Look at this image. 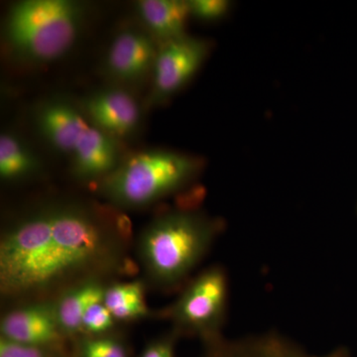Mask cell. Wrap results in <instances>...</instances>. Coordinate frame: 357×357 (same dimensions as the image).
Segmentation results:
<instances>
[{
	"label": "cell",
	"instance_id": "cell-1",
	"mask_svg": "<svg viewBox=\"0 0 357 357\" xmlns=\"http://www.w3.org/2000/svg\"><path fill=\"white\" fill-rule=\"evenodd\" d=\"M130 225L110 206L52 199L11 220L0 237V293L53 299L89 279L131 273Z\"/></svg>",
	"mask_w": 357,
	"mask_h": 357
},
{
	"label": "cell",
	"instance_id": "cell-2",
	"mask_svg": "<svg viewBox=\"0 0 357 357\" xmlns=\"http://www.w3.org/2000/svg\"><path fill=\"white\" fill-rule=\"evenodd\" d=\"M222 229L220 222L197 211L162 213L140 232L138 261L148 280L172 288L187 278L203 259Z\"/></svg>",
	"mask_w": 357,
	"mask_h": 357
},
{
	"label": "cell",
	"instance_id": "cell-3",
	"mask_svg": "<svg viewBox=\"0 0 357 357\" xmlns=\"http://www.w3.org/2000/svg\"><path fill=\"white\" fill-rule=\"evenodd\" d=\"M84 6L73 0H22L7 14L4 36L16 57L47 64L64 56L84 23Z\"/></svg>",
	"mask_w": 357,
	"mask_h": 357
},
{
	"label": "cell",
	"instance_id": "cell-4",
	"mask_svg": "<svg viewBox=\"0 0 357 357\" xmlns=\"http://www.w3.org/2000/svg\"><path fill=\"white\" fill-rule=\"evenodd\" d=\"M201 162L189 155L150 149L129 155L98 183L103 198L115 208H137L178 192L196 177Z\"/></svg>",
	"mask_w": 357,
	"mask_h": 357
},
{
	"label": "cell",
	"instance_id": "cell-5",
	"mask_svg": "<svg viewBox=\"0 0 357 357\" xmlns=\"http://www.w3.org/2000/svg\"><path fill=\"white\" fill-rule=\"evenodd\" d=\"M227 302V273L222 267H211L185 286L167 314L177 337L191 335L208 344L222 337Z\"/></svg>",
	"mask_w": 357,
	"mask_h": 357
},
{
	"label": "cell",
	"instance_id": "cell-6",
	"mask_svg": "<svg viewBox=\"0 0 357 357\" xmlns=\"http://www.w3.org/2000/svg\"><path fill=\"white\" fill-rule=\"evenodd\" d=\"M204 40L183 36L160 47L153 69V100L170 98L194 77L208 55Z\"/></svg>",
	"mask_w": 357,
	"mask_h": 357
},
{
	"label": "cell",
	"instance_id": "cell-7",
	"mask_svg": "<svg viewBox=\"0 0 357 357\" xmlns=\"http://www.w3.org/2000/svg\"><path fill=\"white\" fill-rule=\"evenodd\" d=\"M34 122L46 142L70 158L93 126L81 107L61 96L40 103L35 109Z\"/></svg>",
	"mask_w": 357,
	"mask_h": 357
},
{
	"label": "cell",
	"instance_id": "cell-8",
	"mask_svg": "<svg viewBox=\"0 0 357 357\" xmlns=\"http://www.w3.org/2000/svg\"><path fill=\"white\" fill-rule=\"evenodd\" d=\"M1 337L20 344L64 345L54 299L29 301L6 312L0 324Z\"/></svg>",
	"mask_w": 357,
	"mask_h": 357
},
{
	"label": "cell",
	"instance_id": "cell-9",
	"mask_svg": "<svg viewBox=\"0 0 357 357\" xmlns=\"http://www.w3.org/2000/svg\"><path fill=\"white\" fill-rule=\"evenodd\" d=\"M81 107L93 126L119 141L139 128V103L123 89H100L86 96Z\"/></svg>",
	"mask_w": 357,
	"mask_h": 357
},
{
	"label": "cell",
	"instance_id": "cell-10",
	"mask_svg": "<svg viewBox=\"0 0 357 357\" xmlns=\"http://www.w3.org/2000/svg\"><path fill=\"white\" fill-rule=\"evenodd\" d=\"M159 48L153 37L140 30L121 31L110 45L107 69L110 75L124 83H134L153 72Z\"/></svg>",
	"mask_w": 357,
	"mask_h": 357
},
{
	"label": "cell",
	"instance_id": "cell-11",
	"mask_svg": "<svg viewBox=\"0 0 357 357\" xmlns=\"http://www.w3.org/2000/svg\"><path fill=\"white\" fill-rule=\"evenodd\" d=\"M202 357H349L344 349L314 354L278 333L250 335L236 340H220L204 344Z\"/></svg>",
	"mask_w": 357,
	"mask_h": 357
},
{
	"label": "cell",
	"instance_id": "cell-12",
	"mask_svg": "<svg viewBox=\"0 0 357 357\" xmlns=\"http://www.w3.org/2000/svg\"><path fill=\"white\" fill-rule=\"evenodd\" d=\"M70 159L77 178L100 183L116 170L123 157L119 140L91 126Z\"/></svg>",
	"mask_w": 357,
	"mask_h": 357
},
{
	"label": "cell",
	"instance_id": "cell-13",
	"mask_svg": "<svg viewBox=\"0 0 357 357\" xmlns=\"http://www.w3.org/2000/svg\"><path fill=\"white\" fill-rule=\"evenodd\" d=\"M107 285L102 279H89L59 293L54 299L59 328L66 338L82 335V321L89 307L103 302Z\"/></svg>",
	"mask_w": 357,
	"mask_h": 357
},
{
	"label": "cell",
	"instance_id": "cell-14",
	"mask_svg": "<svg viewBox=\"0 0 357 357\" xmlns=\"http://www.w3.org/2000/svg\"><path fill=\"white\" fill-rule=\"evenodd\" d=\"M136 7L153 38L162 44L185 36V24L191 15L189 1L141 0Z\"/></svg>",
	"mask_w": 357,
	"mask_h": 357
},
{
	"label": "cell",
	"instance_id": "cell-15",
	"mask_svg": "<svg viewBox=\"0 0 357 357\" xmlns=\"http://www.w3.org/2000/svg\"><path fill=\"white\" fill-rule=\"evenodd\" d=\"M41 161L24 140L14 133L0 136V178L6 182H18L36 175Z\"/></svg>",
	"mask_w": 357,
	"mask_h": 357
},
{
	"label": "cell",
	"instance_id": "cell-16",
	"mask_svg": "<svg viewBox=\"0 0 357 357\" xmlns=\"http://www.w3.org/2000/svg\"><path fill=\"white\" fill-rule=\"evenodd\" d=\"M102 303L117 321H134L148 314L144 286L140 281L107 285Z\"/></svg>",
	"mask_w": 357,
	"mask_h": 357
},
{
	"label": "cell",
	"instance_id": "cell-17",
	"mask_svg": "<svg viewBox=\"0 0 357 357\" xmlns=\"http://www.w3.org/2000/svg\"><path fill=\"white\" fill-rule=\"evenodd\" d=\"M76 357H128L123 340L115 335H79L76 347Z\"/></svg>",
	"mask_w": 357,
	"mask_h": 357
},
{
	"label": "cell",
	"instance_id": "cell-18",
	"mask_svg": "<svg viewBox=\"0 0 357 357\" xmlns=\"http://www.w3.org/2000/svg\"><path fill=\"white\" fill-rule=\"evenodd\" d=\"M0 357H70L64 345L20 344L0 337Z\"/></svg>",
	"mask_w": 357,
	"mask_h": 357
},
{
	"label": "cell",
	"instance_id": "cell-19",
	"mask_svg": "<svg viewBox=\"0 0 357 357\" xmlns=\"http://www.w3.org/2000/svg\"><path fill=\"white\" fill-rule=\"evenodd\" d=\"M115 319L103 303L89 307L82 321V335H100L109 333Z\"/></svg>",
	"mask_w": 357,
	"mask_h": 357
},
{
	"label": "cell",
	"instance_id": "cell-20",
	"mask_svg": "<svg viewBox=\"0 0 357 357\" xmlns=\"http://www.w3.org/2000/svg\"><path fill=\"white\" fill-rule=\"evenodd\" d=\"M191 15L202 20H217L229 11L230 3L225 0H192L189 1Z\"/></svg>",
	"mask_w": 357,
	"mask_h": 357
},
{
	"label": "cell",
	"instance_id": "cell-21",
	"mask_svg": "<svg viewBox=\"0 0 357 357\" xmlns=\"http://www.w3.org/2000/svg\"><path fill=\"white\" fill-rule=\"evenodd\" d=\"M177 335L174 333L170 337L160 338L150 342L145 347L139 357H176L175 338Z\"/></svg>",
	"mask_w": 357,
	"mask_h": 357
}]
</instances>
